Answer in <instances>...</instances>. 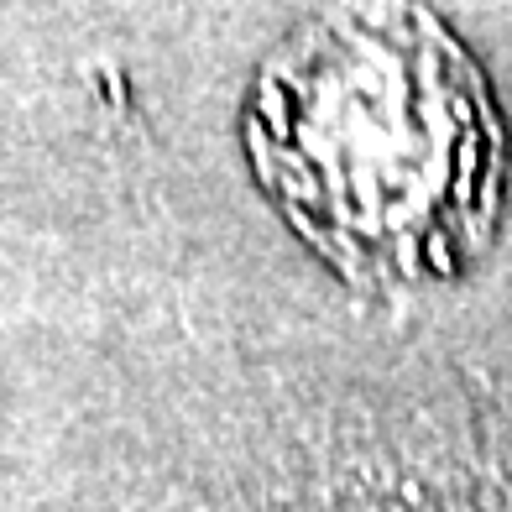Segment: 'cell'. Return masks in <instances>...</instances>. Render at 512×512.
<instances>
[{
    "instance_id": "6da1fadb",
    "label": "cell",
    "mask_w": 512,
    "mask_h": 512,
    "mask_svg": "<svg viewBox=\"0 0 512 512\" xmlns=\"http://www.w3.org/2000/svg\"><path fill=\"white\" fill-rule=\"evenodd\" d=\"M251 147L288 215L366 277H439L492 230L497 115L418 6H351L293 42L262 79Z\"/></svg>"
}]
</instances>
